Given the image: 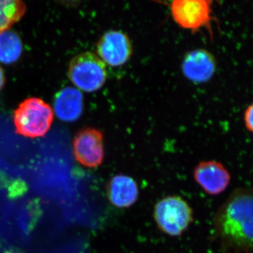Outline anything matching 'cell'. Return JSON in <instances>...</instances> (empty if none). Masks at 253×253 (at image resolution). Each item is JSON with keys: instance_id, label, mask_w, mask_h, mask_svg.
<instances>
[{"instance_id": "obj_8", "label": "cell", "mask_w": 253, "mask_h": 253, "mask_svg": "<svg viewBox=\"0 0 253 253\" xmlns=\"http://www.w3.org/2000/svg\"><path fill=\"white\" fill-rule=\"evenodd\" d=\"M217 70V61L212 53L204 49L189 51L181 63L183 74L194 83L209 81Z\"/></svg>"}, {"instance_id": "obj_11", "label": "cell", "mask_w": 253, "mask_h": 253, "mask_svg": "<svg viewBox=\"0 0 253 253\" xmlns=\"http://www.w3.org/2000/svg\"><path fill=\"white\" fill-rule=\"evenodd\" d=\"M83 106L81 91L70 86L61 89L55 97V113L58 118L65 122H73L81 117Z\"/></svg>"}, {"instance_id": "obj_1", "label": "cell", "mask_w": 253, "mask_h": 253, "mask_svg": "<svg viewBox=\"0 0 253 253\" xmlns=\"http://www.w3.org/2000/svg\"><path fill=\"white\" fill-rule=\"evenodd\" d=\"M253 201L251 191H234L216 213L214 230L226 247L248 252L253 247Z\"/></svg>"}, {"instance_id": "obj_3", "label": "cell", "mask_w": 253, "mask_h": 253, "mask_svg": "<svg viewBox=\"0 0 253 253\" xmlns=\"http://www.w3.org/2000/svg\"><path fill=\"white\" fill-rule=\"evenodd\" d=\"M154 217L158 229L168 236H181L194 220L192 208L181 196L163 198L155 206Z\"/></svg>"}, {"instance_id": "obj_9", "label": "cell", "mask_w": 253, "mask_h": 253, "mask_svg": "<svg viewBox=\"0 0 253 253\" xmlns=\"http://www.w3.org/2000/svg\"><path fill=\"white\" fill-rule=\"evenodd\" d=\"M195 181L210 195L224 192L231 181L230 173L221 163L215 161H203L195 168Z\"/></svg>"}, {"instance_id": "obj_12", "label": "cell", "mask_w": 253, "mask_h": 253, "mask_svg": "<svg viewBox=\"0 0 253 253\" xmlns=\"http://www.w3.org/2000/svg\"><path fill=\"white\" fill-rule=\"evenodd\" d=\"M23 0H0V33L9 30L26 12Z\"/></svg>"}, {"instance_id": "obj_13", "label": "cell", "mask_w": 253, "mask_h": 253, "mask_svg": "<svg viewBox=\"0 0 253 253\" xmlns=\"http://www.w3.org/2000/svg\"><path fill=\"white\" fill-rule=\"evenodd\" d=\"M22 50V42L16 32L7 30L0 33V62L6 64L16 62Z\"/></svg>"}, {"instance_id": "obj_16", "label": "cell", "mask_w": 253, "mask_h": 253, "mask_svg": "<svg viewBox=\"0 0 253 253\" xmlns=\"http://www.w3.org/2000/svg\"><path fill=\"white\" fill-rule=\"evenodd\" d=\"M5 83V78L4 72H3V70L1 69V68L0 67V90H1V88L4 86Z\"/></svg>"}, {"instance_id": "obj_4", "label": "cell", "mask_w": 253, "mask_h": 253, "mask_svg": "<svg viewBox=\"0 0 253 253\" xmlns=\"http://www.w3.org/2000/svg\"><path fill=\"white\" fill-rule=\"evenodd\" d=\"M218 0H170L169 9L174 22L195 33L207 28L212 35V6Z\"/></svg>"}, {"instance_id": "obj_7", "label": "cell", "mask_w": 253, "mask_h": 253, "mask_svg": "<svg viewBox=\"0 0 253 253\" xmlns=\"http://www.w3.org/2000/svg\"><path fill=\"white\" fill-rule=\"evenodd\" d=\"M132 53L130 39L123 31L106 32L97 43V54L100 59L113 67H120L126 64Z\"/></svg>"}, {"instance_id": "obj_6", "label": "cell", "mask_w": 253, "mask_h": 253, "mask_svg": "<svg viewBox=\"0 0 253 253\" xmlns=\"http://www.w3.org/2000/svg\"><path fill=\"white\" fill-rule=\"evenodd\" d=\"M73 154L83 166L89 168L99 167L104 158L102 132L94 128L78 131L73 141Z\"/></svg>"}, {"instance_id": "obj_5", "label": "cell", "mask_w": 253, "mask_h": 253, "mask_svg": "<svg viewBox=\"0 0 253 253\" xmlns=\"http://www.w3.org/2000/svg\"><path fill=\"white\" fill-rule=\"evenodd\" d=\"M68 73L73 84L86 92L99 90L107 79L106 65L91 52L82 53L73 58Z\"/></svg>"}, {"instance_id": "obj_2", "label": "cell", "mask_w": 253, "mask_h": 253, "mask_svg": "<svg viewBox=\"0 0 253 253\" xmlns=\"http://www.w3.org/2000/svg\"><path fill=\"white\" fill-rule=\"evenodd\" d=\"M54 113L49 105L38 98H29L18 106L14 113L16 132L26 137H41L49 130Z\"/></svg>"}, {"instance_id": "obj_10", "label": "cell", "mask_w": 253, "mask_h": 253, "mask_svg": "<svg viewBox=\"0 0 253 253\" xmlns=\"http://www.w3.org/2000/svg\"><path fill=\"white\" fill-rule=\"evenodd\" d=\"M139 193L136 181L126 174L113 176L106 188V194L110 202L118 208L131 207L137 201Z\"/></svg>"}, {"instance_id": "obj_15", "label": "cell", "mask_w": 253, "mask_h": 253, "mask_svg": "<svg viewBox=\"0 0 253 253\" xmlns=\"http://www.w3.org/2000/svg\"><path fill=\"white\" fill-rule=\"evenodd\" d=\"M56 1H59L60 4L63 5V6L73 7V6L79 4L81 0H56Z\"/></svg>"}, {"instance_id": "obj_14", "label": "cell", "mask_w": 253, "mask_h": 253, "mask_svg": "<svg viewBox=\"0 0 253 253\" xmlns=\"http://www.w3.org/2000/svg\"><path fill=\"white\" fill-rule=\"evenodd\" d=\"M253 106L251 104L245 110L244 116L245 126L250 132H252L253 130Z\"/></svg>"}]
</instances>
